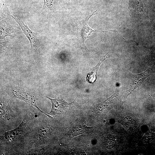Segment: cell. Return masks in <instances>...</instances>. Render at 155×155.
I'll return each instance as SVG.
<instances>
[{"instance_id": "cell-1", "label": "cell", "mask_w": 155, "mask_h": 155, "mask_svg": "<svg viewBox=\"0 0 155 155\" xmlns=\"http://www.w3.org/2000/svg\"><path fill=\"white\" fill-rule=\"evenodd\" d=\"M7 13L13 18L20 26L24 33L29 40L32 53L36 51L40 45V42L36 34L30 30L23 21L16 16L11 14L8 10Z\"/></svg>"}, {"instance_id": "cell-2", "label": "cell", "mask_w": 155, "mask_h": 155, "mask_svg": "<svg viewBox=\"0 0 155 155\" xmlns=\"http://www.w3.org/2000/svg\"><path fill=\"white\" fill-rule=\"evenodd\" d=\"M153 69V67H151L141 73L137 74H131L123 102L136 88L141 85L146 79L152 74L154 71Z\"/></svg>"}, {"instance_id": "cell-3", "label": "cell", "mask_w": 155, "mask_h": 155, "mask_svg": "<svg viewBox=\"0 0 155 155\" xmlns=\"http://www.w3.org/2000/svg\"><path fill=\"white\" fill-rule=\"evenodd\" d=\"M97 10L94 11L90 15H88L82 21L80 26V34L82 41L83 44L85 48L87 50L85 42V40L88 38L89 36L90 35L91 33L93 32H109V31H99L94 30L90 28L88 24V22L89 19L92 16L95 15V13L96 12Z\"/></svg>"}, {"instance_id": "cell-4", "label": "cell", "mask_w": 155, "mask_h": 155, "mask_svg": "<svg viewBox=\"0 0 155 155\" xmlns=\"http://www.w3.org/2000/svg\"><path fill=\"white\" fill-rule=\"evenodd\" d=\"M12 92L15 98H19L34 106L38 109L40 112L47 115L49 117H51L50 115L42 111L36 105L35 98L32 94L25 92L14 90H12Z\"/></svg>"}, {"instance_id": "cell-5", "label": "cell", "mask_w": 155, "mask_h": 155, "mask_svg": "<svg viewBox=\"0 0 155 155\" xmlns=\"http://www.w3.org/2000/svg\"><path fill=\"white\" fill-rule=\"evenodd\" d=\"M47 97L50 100L52 104L51 109L48 114L50 116L54 115L63 112L69 104L62 99H52L48 97Z\"/></svg>"}, {"instance_id": "cell-6", "label": "cell", "mask_w": 155, "mask_h": 155, "mask_svg": "<svg viewBox=\"0 0 155 155\" xmlns=\"http://www.w3.org/2000/svg\"><path fill=\"white\" fill-rule=\"evenodd\" d=\"M110 57V55L108 54H104L100 56L98 63L92 69L91 71L87 75L86 80L88 82L92 83L95 81L96 79L97 74L100 66L104 60Z\"/></svg>"}, {"instance_id": "cell-7", "label": "cell", "mask_w": 155, "mask_h": 155, "mask_svg": "<svg viewBox=\"0 0 155 155\" xmlns=\"http://www.w3.org/2000/svg\"><path fill=\"white\" fill-rule=\"evenodd\" d=\"M92 127L87 126L84 123H80L75 125L71 130V134L75 136L83 133H87L90 131Z\"/></svg>"}, {"instance_id": "cell-8", "label": "cell", "mask_w": 155, "mask_h": 155, "mask_svg": "<svg viewBox=\"0 0 155 155\" xmlns=\"http://www.w3.org/2000/svg\"><path fill=\"white\" fill-rule=\"evenodd\" d=\"M24 121L17 128L5 133L4 138L8 140H11L15 139L22 132L25 125Z\"/></svg>"}, {"instance_id": "cell-9", "label": "cell", "mask_w": 155, "mask_h": 155, "mask_svg": "<svg viewBox=\"0 0 155 155\" xmlns=\"http://www.w3.org/2000/svg\"><path fill=\"white\" fill-rule=\"evenodd\" d=\"M13 115L14 113L11 110L9 104L1 102L0 115L2 117L9 120L13 117Z\"/></svg>"}, {"instance_id": "cell-10", "label": "cell", "mask_w": 155, "mask_h": 155, "mask_svg": "<svg viewBox=\"0 0 155 155\" xmlns=\"http://www.w3.org/2000/svg\"><path fill=\"white\" fill-rule=\"evenodd\" d=\"M42 9L53 10L56 9L60 4L62 0H43Z\"/></svg>"}, {"instance_id": "cell-11", "label": "cell", "mask_w": 155, "mask_h": 155, "mask_svg": "<svg viewBox=\"0 0 155 155\" xmlns=\"http://www.w3.org/2000/svg\"><path fill=\"white\" fill-rule=\"evenodd\" d=\"M133 9L138 13L144 12L142 0H129V9Z\"/></svg>"}, {"instance_id": "cell-12", "label": "cell", "mask_w": 155, "mask_h": 155, "mask_svg": "<svg viewBox=\"0 0 155 155\" xmlns=\"http://www.w3.org/2000/svg\"><path fill=\"white\" fill-rule=\"evenodd\" d=\"M13 32L10 26L5 25L1 24L0 27V38L4 39L5 38L8 36H10L12 34Z\"/></svg>"}, {"instance_id": "cell-13", "label": "cell", "mask_w": 155, "mask_h": 155, "mask_svg": "<svg viewBox=\"0 0 155 155\" xmlns=\"http://www.w3.org/2000/svg\"><path fill=\"white\" fill-rule=\"evenodd\" d=\"M121 121L125 126L129 128L133 127L135 125V121L131 117L128 116L125 117Z\"/></svg>"}, {"instance_id": "cell-14", "label": "cell", "mask_w": 155, "mask_h": 155, "mask_svg": "<svg viewBox=\"0 0 155 155\" xmlns=\"http://www.w3.org/2000/svg\"><path fill=\"white\" fill-rule=\"evenodd\" d=\"M49 132L48 127H42L38 130V134L40 138H45L47 136Z\"/></svg>"}, {"instance_id": "cell-15", "label": "cell", "mask_w": 155, "mask_h": 155, "mask_svg": "<svg viewBox=\"0 0 155 155\" xmlns=\"http://www.w3.org/2000/svg\"><path fill=\"white\" fill-rule=\"evenodd\" d=\"M151 96L153 98L155 99V93H154L153 94H152L151 95Z\"/></svg>"}]
</instances>
